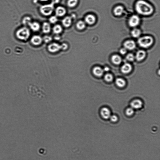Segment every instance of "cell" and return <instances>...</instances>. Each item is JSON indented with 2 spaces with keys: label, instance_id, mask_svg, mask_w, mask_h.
Masks as SVG:
<instances>
[{
  "label": "cell",
  "instance_id": "12",
  "mask_svg": "<svg viewBox=\"0 0 160 160\" xmlns=\"http://www.w3.org/2000/svg\"><path fill=\"white\" fill-rule=\"evenodd\" d=\"M146 52L143 50H140L137 51L136 54V58L138 61H141L146 57Z\"/></svg>",
  "mask_w": 160,
  "mask_h": 160
},
{
  "label": "cell",
  "instance_id": "18",
  "mask_svg": "<svg viewBox=\"0 0 160 160\" xmlns=\"http://www.w3.org/2000/svg\"><path fill=\"white\" fill-rule=\"evenodd\" d=\"M111 60L114 64H119L122 62V58L118 55H114L111 58Z\"/></svg>",
  "mask_w": 160,
  "mask_h": 160
},
{
  "label": "cell",
  "instance_id": "7",
  "mask_svg": "<svg viewBox=\"0 0 160 160\" xmlns=\"http://www.w3.org/2000/svg\"><path fill=\"white\" fill-rule=\"evenodd\" d=\"M124 48L129 50H132L136 48V44L134 41L132 40L126 41L124 43Z\"/></svg>",
  "mask_w": 160,
  "mask_h": 160
},
{
  "label": "cell",
  "instance_id": "3",
  "mask_svg": "<svg viewBox=\"0 0 160 160\" xmlns=\"http://www.w3.org/2000/svg\"><path fill=\"white\" fill-rule=\"evenodd\" d=\"M30 36V32L28 28L23 27L20 28L16 32V36L19 39L26 40Z\"/></svg>",
  "mask_w": 160,
  "mask_h": 160
},
{
  "label": "cell",
  "instance_id": "21",
  "mask_svg": "<svg viewBox=\"0 0 160 160\" xmlns=\"http://www.w3.org/2000/svg\"><path fill=\"white\" fill-rule=\"evenodd\" d=\"M141 31L140 30L137 28L134 29L131 32V34L132 37L136 38H137L139 37L141 34Z\"/></svg>",
  "mask_w": 160,
  "mask_h": 160
},
{
  "label": "cell",
  "instance_id": "38",
  "mask_svg": "<svg viewBox=\"0 0 160 160\" xmlns=\"http://www.w3.org/2000/svg\"><path fill=\"white\" fill-rule=\"evenodd\" d=\"M39 0L41 1V2H46V1H48V0Z\"/></svg>",
  "mask_w": 160,
  "mask_h": 160
},
{
  "label": "cell",
  "instance_id": "5",
  "mask_svg": "<svg viewBox=\"0 0 160 160\" xmlns=\"http://www.w3.org/2000/svg\"><path fill=\"white\" fill-rule=\"evenodd\" d=\"M140 21V18L138 16L133 15L130 18L129 20V25L131 27H136L139 24Z\"/></svg>",
  "mask_w": 160,
  "mask_h": 160
},
{
  "label": "cell",
  "instance_id": "8",
  "mask_svg": "<svg viewBox=\"0 0 160 160\" xmlns=\"http://www.w3.org/2000/svg\"><path fill=\"white\" fill-rule=\"evenodd\" d=\"M42 39L40 36H34L31 39V42L32 44L36 46L40 44L42 42Z\"/></svg>",
  "mask_w": 160,
  "mask_h": 160
},
{
  "label": "cell",
  "instance_id": "11",
  "mask_svg": "<svg viewBox=\"0 0 160 160\" xmlns=\"http://www.w3.org/2000/svg\"><path fill=\"white\" fill-rule=\"evenodd\" d=\"M66 13V10L62 6H58L56 8V14L58 17H62L64 16Z\"/></svg>",
  "mask_w": 160,
  "mask_h": 160
},
{
  "label": "cell",
  "instance_id": "17",
  "mask_svg": "<svg viewBox=\"0 0 160 160\" xmlns=\"http://www.w3.org/2000/svg\"><path fill=\"white\" fill-rule=\"evenodd\" d=\"M124 11V8L122 6H118L115 8L114 10V12L115 15L117 16H121L123 14Z\"/></svg>",
  "mask_w": 160,
  "mask_h": 160
},
{
  "label": "cell",
  "instance_id": "27",
  "mask_svg": "<svg viewBox=\"0 0 160 160\" xmlns=\"http://www.w3.org/2000/svg\"><path fill=\"white\" fill-rule=\"evenodd\" d=\"M126 59L130 61H132L134 60L135 57L132 54L130 53L127 54L126 57Z\"/></svg>",
  "mask_w": 160,
  "mask_h": 160
},
{
  "label": "cell",
  "instance_id": "31",
  "mask_svg": "<svg viewBox=\"0 0 160 160\" xmlns=\"http://www.w3.org/2000/svg\"><path fill=\"white\" fill-rule=\"evenodd\" d=\"M52 39V37L49 36H45L43 38L44 41L46 43H48V42H50Z\"/></svg>",
  "mask_w": 160,
  "mask_h": 160
},
{
  "label": "cell",
  "instance_id": "6",
  "mask_svg": "<svg viewBox=\"0 0 160 160\" xmlns=\"http://www.w3.org/2000/svg\"><path fill=\"white\" fill-rule=\"evenodd\" d=\"M61 49V45L56 43L51 44L48 46V50L50 52H55Z\"/></svg>",
  "mask_w": 160,
  "mask_h": 160
},
{
  "label": "cell",
  "instance_id": "37",
  "mask_svg": "<svg viewBox=\"0 0 160 160\" xmlns=\"http://www.w3.org/2000/svg\"><path fill=\"white\" fill-rule=\"evenodd\" d=\"M55 39L56 40H58L60 39V38L59 36H56V37H55Z\"/></svg>",
  "mask_w": 160,
  "mask_h": 160
},
{
  "label": "cell",
  "instance_id": "16",
  "mask_svg": "<svg viewBox=\"0 0 160 160\" xmlns=\"http://www.w3.org/2000/svg\"><path fill=\"white\" fill-rule=\"evenodd\" d=\"M62 23L64 27H69L72 24V18L70 16H67L62 20Z\"/></svg>",
  "mask_w": 160,
  "mask_h": 160
},
{
  "label": "cell",
  "instance_id": "33",
  "mask_svg": "<svg viewBox=\"0 0 160 160\" xmlns=\"http://www.w3.org/2000/svg\"><path fill=\"white\" fill-rule=\"evenodd\" d=\"M61 49L63 50H65L68 48V46L66 43H63L61 45Z\"/></svg>",
  "mask_w": 160,
  "mask_h": 160
},
{
  "label": "cell",
  "instance_id": "13",
  "mask_svg": "<svg viewBox=\"0 0 160 160\" xmlns=\"http://www.w3.org/2000/svg\"><path fill=\"white\" fill-rule=\"evenodd\" d=\"M101 116L104 118L108 119L110 117V112L108 108H104L101 111Z\"/></svg>",
  "mask_w": 160,
  "mask_h": 160
},
{
  "label": "cell",
  "instance_id": "4",
  "mask_svg": "<svg viewBox=\"0 0 160 160\" xmlns=\"http://www.w3.org/2000/svg\"><path fill=\"white\" fill-rule=\"evenodd\" d=\"M54 8V4L51 3L41 6L40 8V10L42 14L45 16H49L53 12Z\"/></svg>",
  "mask_w": 160,
  "mask_h": 160
},
{
  "label": "cell",
  "instance_id": "25",
  "mask_svg": "<svg viewBox=\"0 0 160 160\" xmlns=\"http://www.w3.org/2000/svg\"><path fill=\"white\" fill-rule=\"evenodd\" d=\"M78 0H68L67 2L68 7L72 8L75 7L77 4Z\"/></svg>",
  "mask_w": 160,
  "mask_h": 160
},
{
  "label": "cell",
  "instance_id": "26",
  "mask_svg": "<svg viewBox=\"0 0 160 160\" xmlns=\"http://www.w3.org/2000/svg\"><path fill=\"white\" fill-rule=\"evenodd\" d=\"M113 79V77L112 74H108L105 75L104 79L107 82H110L112 81Z\"/></svg>",
  "mask_w": 160,
  "mask_h": 160
},
{
  "label": "cell",
  "instance_id": "22",
  "mask_svg": "<svg viewBox=\"0 0 160 160\" xmlns=\"http://www.w3.org/2000/svg\"><path fill=\"white\" fill-rule=\"evenodd\" d=\"M62 27L58 24L56 25L53 28V32L56 34H58L62 32Z\"/></svg>",
  "mask_w": 160,
  "mask_h": 160
},
{
  "label": "cell",
  "instance_id": "34",
  "mask_svg": "<svg viewBox=\"0 0 160 160\" xmlns=\"http://www.w3.org/2000/svg\"><path fill=\"white\" fill-rule=\"evenodd\" d=\"M127 52V49L125 48H121L120 50V53L121 54L124 55Z\"/></svg>",
  "mask_w": 160,
  "mask_h": 160
},
{
  "label": "cell",
  "instance_id": "30",
  "mask_svg": "<svg viewBox=\"0 0 160 160\" xmlns=\"http://www.w3.org/2000/svg\"><path fill=\"white\" fill-rule=\"evenodd\" d=\"M58 21V19L56 16H52L50 18L49 21L51 23H56Z\"/></svg>",
  "mask_w": 160,
  "mask_h": 160
},
{
  "label": "cell",
  "instance_id": "2",
  "mask_svg": "<svg viewBox=\"0 0 160 160\" xmlns=\"http://www.w3.org/2000/svg\"><path fill=\"white\" fill-rule=\"evenodd\" d=\"M138 42L140 47L144 48H148L152 44L153 39L150 36H144L139 38Z\"/></svg>",
  "mask_w": 160,
  "mask_h": 160
},
{
  "label": "cell",
  "instance_id": "9",
  "mask_svg": "<svg viewBox=\"0 0 160 160\" xmlns=\"http://www.w3.org/2000/svg\"><path fill=\"white\" fill-rule=\"evenodd\" d=\"M85 20L86 23L88 24L92 25L96 22V18L93 15L90 14L86 16L85 17Z\"/></svg>",
  "mask_w": 160,
  "mask_h": 160
},
{
  "label": "cell",
  "instance_id": "36",
  "mask_svg": "<svg viewBox=\"0 0 160 160\" xmlns=\"http://www.w3.org/2000/svg\"><path fill=\"white\" fill-rule=\"evenodd\" d=\"M110 69L108 68V67H105L103 69V70L104 71H106V72H108L109 70Z\"/></svg>",
  "mask_w": 160,
  "mask_h": 160
},
{
  "label": "cell",
  "instance_id": "28",
  "mask_svg": "<svg viewBox=\"0 0 160 160\" xmlns=\"http://www.w3.org/2000/svg\"><path fill=\"white\" fill-rule=\"evenodd\" d=\"M31 18L30 17H25L23 20V23L25 25H28L30 22H31Z\"/></svg>",
  "mask_w": 160,
  "mask_h": 160
},
{
  "label": "cell",
  "instance_id": "10",
  "mask_svg": "<svg viewBox=\"0 0 160 160\" xmlns=\"http://www.w3.org/2000/svg\"><path fill=\"white\" fill-rule=\"evenodd\" d=\"M142 103L140 100H134L131 103V106L132 108L139 109L142 107Z\"/></svg>",
  "mask_w": 160,
  "mask_h": 160
},
{
  "label": "cell",
  "instance_id": "19",
  "mask_svg": "<svg viewBox=\"0 0 160 160\" xmlns=\"http://www.w3.org/2000/svg\"><path fill=\"white\" fill-rule=\"evenodd\" d=\"M31 29L34 31H37L40 30V26L38 22H30L28 24Z\"/></svg>",
  "mask_w": 160,
  "mask_h": 160
},
{
  "label": "cell",
  "instance_id": "15",
  "mask_svg": "<svg viewBox=\"0 0 160 160\" xmlns=\"http://www.w3.org/2000/svg\"><path fill=\"white\" fill-rule=\"evenodd\" d=\"M104 71L101 68L96 67L94 68L92 70V72L94 74L98 77H100L103 74Z\"/></svg>",
  "mask_w": 160,
  "mask_h": 160
},
{
  "label": "cell",
  "instance_id": "14",
  "mask_svg": "<svg viewBox=\"0 0 160 160\" xmlns=\"http://www.w3.org/2000/svg\"><path fill=\"white\" fill-rule=\"evenodd\" d=\"M132 70V66L128 63L125 64L122 66L121 68V71L124 74L129 73Z\"/></svg>",
  "mask_w": 160,
  "mask_h": 160
},
{
  "label": "cell",
  "instance_id": "1",
  "mask_svg": "<svg viewBox=\"0 0 160 160\" xmlns=\"http://www.w3.org/2000/svg\"><path fill=\"white\" fill-rule=\"evenodd\" d=\"M136 9L138 13L143 16H149L154 11L152 6L144 0H138L136 4Z\"/></svg>",
  "mask_w": 160,
  "mask_h": 160
},
{
  "label": "cell",
  "instance_id": "35",
  "mask_svg": "<svg viewBox=\"0 0 160 160\" xmlns=\"http://www.w3.org/2000/svg\"><path fill=\"white\" fill-rule=\"evenodd\" d=\"M51 0L52 2V3L53 4H54L58 3L60 1V0Z\"/></svg>",
  "mask_w": 160,
  "mask_h": 160
},
{
  "label": "cell",
  "instance_id": "29",
  "mask_svg": "<svg viewBox=\"0 0 160 160\" xmlns=\"http://www.w3.org/2000/svg\"><path fill=\"white\" fill-rule=\"evenodd\" d=\"M126 114L128 116H130L133 114L134 113L133 108H127L126 110Z\"/></svg>",
  "mask_w": 160,
  "mask_h": 160
},
{
  "label": "cell",
  "instance_id": "23",
  "mask_svg": "<svg viewBox=\"0 0 160 160\" xmlns=\"http://www.w3.org/2000/svg\"><path fill=\"white\" fill-rule=\"evenodd\" d=\"M116 83L119 87H124L126 85V82L124 80L121 78H118L116 80Z\"/></svg>",
  "mask_w": 160,
  "mask_h": 160
},
{
  "label": "cell",
  "instance_id": "24",
  "mask_svg": "<svg viewBox=\"0 0 160 160\" xmlns=\"http://www.w3.org/2000/svg\"><path fill=\"white\" fill-rule=\"evenodd\" d=\"M86 25L85 22L82 21H79L76 24V27L79 30H83L86 27Z\"/></svg>",
  "mask_w": 160,
  "mask_h": 160
},
{
  "label": "cell",
  "instance_id": "20",
  "mask_svg": "<svg viewBox=\"0 0 160 160\" xmlns=\"http://www.w3.org/2000/svg\"><path fill=\"white\" fill-rule=\"evenodd\" d=\"M42 29L44 33H49L51 30V27L50 24L47 22H44L42 25Z\"/></svg>",
  "mask_w": 160,
  "mask_h": 160
},
{
  "label": "cell",
  "instance_id": "32",
  "mask_svg": "<svg viewBox=\"0 0 160 160\" xmlns=\"http://www.w3.org/2000/svg\"><path fill=\"white\" fill-rule=\"evenodd\" d=\"M110 118L111 120L112 121V122H116V121L117 120V116H115V115H113V116H110Z\"/></svg>",
  "mask_w": 160,
  "mask_h": 160
}]
</instances>
